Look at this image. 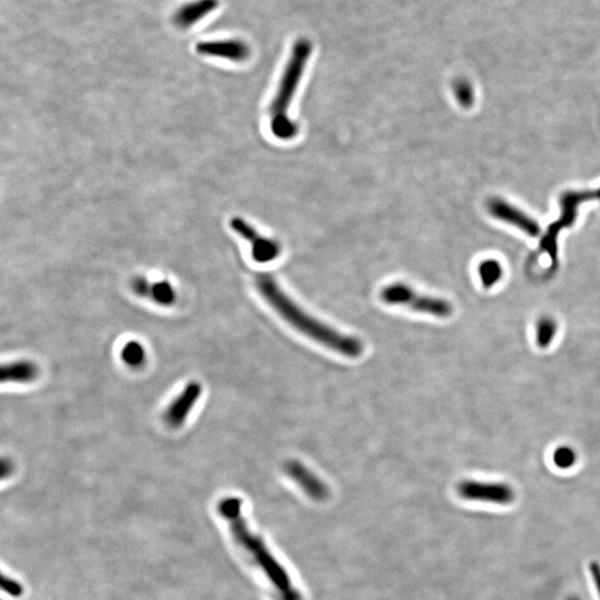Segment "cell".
I'll list each match as a JSON object with an SVG mask.
<instances>
[{
    "label": "cell",
    "mask_w": 600,
    "mask_h": 600,
    "mask_svg": "<svg viewBox=\"0 0 600 600\" xmlns=\"http://www.w3.org/2000/svg\"><path fill=\"white\" fill-rule=\"evenodd\" d=\"M218 511L228 522L237 546L265 577L277 600H303L286 568L273 556L265 541L248 527L243 515V501L237 497L224 498L218 505Z\"/></svg>",
    "instance_id": "obj_1"
},
{
    "label": "cell",
    "mask_w": 600,
    "mask_h": 600,
    "mask_svg": "<svg viewBox=\"0 0 600 600\" xmlns=\"http://www.w3.org/2000/svg\"><path fill=\"white\" fill-rule=\"evenodd\" d=\"M255 281L262 298L299 333L346 357L357 358L362 354L364 347L359 339L345 335L306 313L281 290L271 275L259 273Z\"/></svg>",
    "instance_id": "obj_2"
},
{
    "label": "cell",
    "mask_w": 600,
    "mask_h": 600,
    "mask_svg": "<svg viewBox=\"0 0 600 600\" xmlns=\"http://www.w3.org/2000/svg\"><path fill=\"white\" fill-rule=\"evenodd\" d=\"M310 54L311 43L307 39H299L292 47L276 95L269 107L271 133L279 141H292L299 130L298 124L288 115V110Z\"/></svg>",
    "instance_id": "obj_3"
},
{
    "label": "cell",
    "mask_w": 600,
    "mask_h": 600,
    "mask_svg": "<svg viewBox=\"0 0 600 600\" xmlns=\"http://www.w3.org/2000/svg\"><path fill=\"white\" fill-rule=\"evenodd\" d=\"M380 298L387 305L405 306L418 313L439 318H446L452 313V303L447 300L422 295L403 283H395L384 287L380 292Z\"/></svg>",
    "instance_id": "obj_4"
},
{
    "label": "cell",
    "mask_w": 600,
    "mask_h": 600,
    "mask_svg": "<svg viewBox=\"0 0 600 600\" xmlns=\"http://www.w3.org/2000/svg\"><path fill=\"white\" fill-rule=\"evenodd\" d=\"M600 200V188L592 192H568L560 198L562 214L558 222L550 224L546 235L541 239V250L546 252L550 256L552 262H556L557 257V236L562 228L567 227L576 220L577 208L580 203L590 200Z\"/></svg>",
    "instance_id": "obj_5"
},
{
    "label": "cell",
    "mask_w": 600,
    "mask_h": 600,
    "mask_svg": "<svg viewBox=\"0 0 600 600\" xmlns=\"http://www.w3.org/2000/svg\"><path fill=\"white\" fill-rule=\"evenodd\" d=\"M460 497L473 501L508 505L515 499V492L509 485L503 483L465 480L457 487Z\"/></svg>",
    "instance_id": "obj_6"
},
{
    "label": "cell",
    "mask_w": 600,
    "mask_h": 600,
    "mask_svg": "<svg viewBox=\"0 0 600 600\" xmlns=\"http://www.w3.org/2000/svg\"><path fill=\"white\" fill-rule=\"evenodd\" d=\"M230 228L241 238L252 245V256L259 264H266L277 259L280 255V245L273 239L267 238L258 233L257 230L243 220L241 217H235L230 220Z\"/></svg>",
    "instance_id": "obj_7"
},
{
    "label": "cell",
    "mask_w": 600,
    "mask_h": 600,
    "mask_svg": "<svg viewBox=\"0 0 600 600\" xmlns=\"http://www.w3.org/2000/svg\"><path fill=\"white\" fill-rule=\"evenodd\" d=\"M285 473L303 490L306 495L316 501H322L329 497V488L316 473L306 467L303 462L290 460L284 466Z\"/></svg>",
    "instance_id": "obj_8"
},
{
    "label": "cell",
    "mask_w": 600,
    "mask_h": 600,
    "mask_svg": "<svg viewBox=\"0 0 600 600\" xmlns=\"http://www.w3.org/2000/svg\"><path fill=\"white\" fill-rule=\"evenodd\" d=\"M203 392V387L198 381H192L177 396L165 413V422L171 428H179L185 424L190 411L195 407Z\"/></svg>",
    "instance_id": "obj_9"
},
{
    "label": "cell",
    "mask_w": 600,
    "mask_h": 600,
    "mask_svg": "<svg viewBox=\"0 0 600 600\" xmlns=\"http://www.w3.org/2000/svg\"><path fill=\"white\" fill-rule=\"evenodd\" d=\"M487 207H488V210L492 216L496 217L498 220L514 224L516 227L524 230V233H527L529 236L536 237L541 233L539 224L535 220H531L529 216L510 203H506L505 200L500 199V198H492L487 203Z\"/></svg>",
    "instance_id": "obj_10"
},
{
    "label": "cell",
    "mask_w": 600,
    "mask_h": 600,
    "mask_svg": "<svg viewBox=\"0 0 600 600\" xmlns=\"http://www.w3.org/2000/svg\"><path fill=\"white\" fill-rule=\"evenodd\" d=\"M196 52L207 57H218L230 62H241L248 59L249 48L239 41H201L197 43Z\"/></svg>",
    "instance_id": "obj_11"
},
{
    "label": "cell",
    "mask_w": 600,
    "mask_h": 600,
    "mask_svg": "<svg viewBox=\"0 0 600 600\" xmlns=\"http://www.w3.org/2000/svg\"><path fill=\"white\" fill-rule=\"evenodd\" d=\"M217 6L218 0H194L181 6L173 16V22L181 28L192 27V24H197L209 13L215 10Z\"/></svg>",
    "instance_id": "obj_12"
},
{
    "label": "cell",
    "mask_w": 600,
    "mask_h": 600,
    "mask_svg": "<svg viewBox=\"0 0 600 600\" xmlns=\"http://www.w3.org/2000/svg\"><path fill=\"white\" fill-rule=\"evenodd\" d=\"M39 369L35 362L29 360H17L8 362L1 367L3 383L28 384L38 377Z\"/></svg>",
    "instance_id": "obj_13"
},
{
    "label": "cell",
    "mask_w": 600,
    "mask_h": 600,
    "mask_svg": "<svg viewBox=\"0 0 600 600\" xmlns=\"http://www.w3.org/2000/svg\"><path fill=\"white\" fill-rule=\"evenodd\" d=\"M479 277L486 288H490L497 284L503 277V267L495 259H487L481 262L478 267Z\"/></svg>",
    "instance_id": "obj_14"
},
{
    "label": "cell",
    "mask_w": 600,
    "mask_h": 600,
    "mask_svg": "<svg viewBox=\"0 0 600 600\" xmlns=\"http://www.w3.org/2000/svg\"><path fill=\"white\" fill-rule=\"evenodd\" d=\"M557 333V322L550 317H543L537 324L536 341L541 348H547L554 341Z\"/></svg>",
    "instance_id": "obj_15"
},
{
    "label": "cell",
    "mask_w": 600,
    "mask_h": 600,
    "mask_svg": "<svg viewBox=\"0 0 600 600\" xmlns=\"http://www.w3.org/2000/svg\"><path fill=\"white\" fill-rule=\"evenodd\" d=\"M148 297L162 306H171L176 300V292L168 281H159L150 285Z\"/></svg>",
    "instance_id": "obj_16"
},
{
    "label": "cell",
    "mask_w": 600,
    "mask_h": 600,
    "mask_svg": "<svg viewBox=\"0 0 600 600\" xmlns=\"http://www.w3.org/2000/svg\"><path fill=\"white\" fill-rule=\"evenodd\" d=\"M122 358L131 367H141L146 360V352L138 341H129L122 348Z\"/></svg>",
    "instance_id": "obj_17"
},
{
    "label": "cell",
    "mask_w": 600,
    "mask_h": 600,
    "mask_svg": "<svg viewBox=\"0 0 600 600\" xmlns=\"http://www.w3.org/2000/svg\"><path fill=\"white\" fill-rule=\"evenodd\" d=\"M452 92L460 106L464 108H469L475 101V92L473 86L466 79H456L452 84Z\"/></svg>",
    "instance_id": "obj_18"
},
{
    "label": "cell",
    "mask_w": 600,
    "mask_h": 600,
    "mask_svg": "<svg viewBox=\"0 0 600 600\" xmlns=\"http://www.w3.org/2000/svg\"><path fill=\"white\" fill-rule=\"evenodd\" d=\"M576 460V452H573V449L571 447H559L554 452L555 465L557 466L558 468H562V469L573 467Z\"/></svg>",
    "instance_id": "obj_19"
},
{
    "label": "cell",
    "mask_w": 600,
    "mask_h": 600,
    "mask_svg": "<svg viewBox=\"0 0 600 600\" xmlns=\"http://www.w3.org/2000/svg\"><path fill=\"white\" fill-rule=\"evenodd\" d=\"M1 588L11 597H20L24 594V587L18 581L9 578L5 575H3V581H1Z\"/></svg>",
    "instance_id": "obj_20"
},
{
    "label": "cell",
    "mask_w": 600,
    "mask_h": 600,
    "mask_svg": "<svg viewBox=\"0 0 600 600\" xmlns=\"http://www.w3.org/2000/svg\"><path fill=\"white\" fill-rule=\"evenodd\" d=\"M131 288L137 295L141 296V297H148L150 284L147 281V279L138 277V278L134 279Z\"/></svg>",
    "instance_id": "obj_21"
},
{
    "label": "cell",
    "mask_w": 600,
    "mask_h": 600,
    "mask_svg": "<svg viewBox=\"0 0 600 600\" xmlns=\"http://www.w3.org/2000/svg\"><path fill=\"white\" fill-rule=\"evenodd\" d=\"M590 575L597 590L598 597L600 599V565L597 562H592L590 566Z\"/></svg>",
    "instance_id": "obj_22"
},
{
    "label": "cell",
    "mask_w": 600,
    "mask_h": 600,
    "mask_svg": "<svg viewBox=\"0 0 600 600\" xmlns=\"http://www.w3.org/2000/svg\"><path fill=\"white\" fill-rule=\"evenodd\" d=\"M13 471V465H11V462H9L8 459H6V458H3L1 459V476L5 478L6 476H8L9 473Z\"/></svg>",
    "instance_id": "obj_23"
},
{
    "label": "cell",
    "mask_w": 600,
    "mask_h": 600,
    "mask_svg": "<svg viewBox=\"0 0 600 600\" xmlns=\"http://www.w3.org/2000/svg\"><path fill=\"white\" fill-rule=\"evenodd\" d=\"M571 600H577V599H571Z\"/></svg>",
    "instance_id": "obj_24"
}]
</instances>
